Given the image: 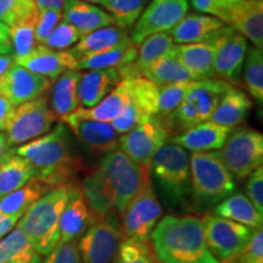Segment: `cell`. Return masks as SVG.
<instances>
[{"label":"cell","instance_id":"cell-48","mask_svg":"<svg viewBox=\"0 0 263 263\" xmlns=\"http://www.w3.org/2000/svg\"><path fill=\"white\" fill-rule=\"evenodd\" d=\"M234 262V261H233ZM238 263H263V232L255 229L254 234L250 239L241 255L235 259Z\"/></svg>","mask_w":263,"mask_h":263},{"label":"cell","instance_id":"cell-4","mask_svg":"<svg viewBox=\"0 0 263 263\" xmlns=\"http://www.w3.org/2000/svg\"><path fill=\"white\" fill-rule=\"evenodd\" d=\"M76 184H66L44 194L26 211L17 226L41 256H48L59 242V223Z\"/></svg>","mask_w":263,"mask_h":263},{"label":"cell","instance_id":"cell-11","mask_svg":"<svg viewBox=\"0 0 263 263\" xmlns=\"http://www.w3.org/2000/svg\"><path fill=\"white\" fill-rule=\"evenodd\" d=\"M173 138L166 123L159 116H151L118 138L117 149L132 161L150 166L155 154Z\"/></svg>","mask_w":263,"mask_h":263},{"label":"cell","instance_id":"cell-14","mask_svg":"<svg viewBox=\"0 0 263 263\" xmlns=\"http://www.w3.org/2000/svg\"><path fill=\"white\" fill-rule=\"evenodd\" d=\"M188 0H153L141 12L130 32L134 45L157 33L170 32L186 15Z\"/></svg>","mask_w":263,"mask_h":263},{"label":"cell","instance_id":"cell-54","mask_svg":"<svg viewBox=\"0 0 263 263\" xmlns=\"http://www.w3.org/2000/svg\"><path fill=\"white\" fill-rule=\"evenodd\" d=\"M14 150L15 149H12V147L9 145L5 134L0 133V164L4 162L9 156H11L12 154H14Z\"/></svg>","mask_w":263,"mask_h":263},{"label":"cell","instance_id":"cell-50","mask_svg":"<svg viewBox=\"0 0 263 263\" xmlns=\"http://www.w3.org/2000/svg\"><path fill=\"white\" fill-rule=\"evenodd\" d=\"M16 106H14L5 98L0 97V132L8 129L14 118Z\"/></svg>","mask_w":263,"mask_h":263},{"label":"cell","instance_id":"cell-24","mask_svg":"<svg viewBox=\"0 0 263 263\" xmlns=\"http://www.w3.org/2000/svg\"><path fill=\"white\" fill-rule=\"evenodd\" d=\"M174 54L183 67L192 74L194 81L212 80L216 77L213 70V42L174 45Z\"/></svg>","mask_w":263,"mask_h":263},{"label":"cell","instance_id":"cell-41","mask_svg":"<svg viewBox=\"0 0 263 263\" xmlns=\"http://www.w3.org/2000/svg\"><path fill=\"white\" fill-rule=\"evenodd\" d=\"M37 16L10 28V43H11V49L14 51L15 59L27 57L29 52L38 45L35 41Z\"/></svg>","mask_w":263,"mask_h":263},{"label":"cell","instance_id":"cell-5","mask_svg":"<svg viewBox=\"0 0 263 263\" xmlns=\"http://www.w3.org/2000/svg\"><path fill=\"white\" fill-rule=\"evenodd\" d=\"M190 163V193L197 209L219 203L235 193L234 177L217 153H193Z\"/></svg>","mask_w":263,"mask_h":263},{"label":"cell","instance_id":"cell-21","mask_svg":"<svg viewBox=\"0 0 263 263\" xmlns=\"http://www.w3.org/2000/svg\"><path fill=\"white\" fill-rule=\"evenodd\" d=\"M94 221L93 213L85 201L80 185L76 184L73 192L61 213L58 244L73 241L83 234Z\"/></svg>","mask_w":263,"mask_h":263},{"label":"cell","instance_id":"cell-34","mask_svg":"<svg viewBox=\"0 0 263 263\" xmlns=\"http://www.w3.org/2000/svg\"><path fill=\"white\" fill-rule=\"evenodd\" d=\"M48 192H50L48 186L33 177L24 186L0 199V212L9 216L22 217L33 203L37 202Z\"/></svg>","mask_w":263,"mask_h":263},{"label":"cell","instance_id":"cell-49","mask_svg":"<svg viewBox=\"0 0 263 263\" xmlns=\"http://www.w3.org/2000/svg\"><path fill=\"white\" fill-rule=\"evenodd\" d=\"M248 199L252 202L258 212L263 213V168L258 167L249 176L246 184Z\"/></svg>","mask_w":263,"mask_h":263},{"label":"cell","instance_id":"cell-56","mask_svg":"<svg viewBox=\"0 0 263 263\" xmlns=\"http://www.w3.org/2000/svg\"><path fill=\"white\" fill-rule=\"evenodd\" d=\"M10 43V27L0 22V45H9Z\"/></svg>","mask_w":263,"mask_h":263},{"label":"cell","instance_id":"cell-42","mask_svg":"<svg viewBox=\"0 0 263 263\" xmlns=\"http://www.w3.org/2000/svg\"><path fill=\"white\" fill-rule=\"evenodd\" d=\"M38 11L33 0H0V22L10 28L35 17Z\"/></svg>","mask_w":263,"mask_h":263},{"label":"cell","instance_id":"cell-36","mask_svg":"<svg viewBox=\"0 0 263 263\" xmlns=\"http://www.w3.org/2000/svg\"><path fill=\"white\" fill-rule=\"evenodd\" d=\"M33 177L34 171L31 164L16 155L14 150V154L0 164V199L24 186Z\"/></svg>","mask_w":263,"mask_h":263},{"label":"cell","instance_id":"cell-6","mask_svg":"<svg viewBox=\"0 0 263 263\" xmlns=\"http://www.w3.org/2000/svg\"><path fill=\"white\" fill-rule=\"evenodd\" d=\"M230 87L229 83L217 78L196 81L183 103L168 116L161 118L173 137L178 136L196 124L209 121Z\"/></svg>","mask_w":263,"mask_h":263},{"label":"cell","instance_id":"cell-22","mask_svg":"<svg viewBox=\"0 0 263 263\" xmlns=\"http://www.w3.org/2000/svg\"><path fill=\"white\" fill-rule=\"evenodd\" d=\"M226 25L210 15H185L168 32L177 44L213 42Z\"/></svg>","mask_w":263,"mask_h":263},{"label":"cell","instance_id":"cell-16","mask_svg":"<svg viewBox=\"0 0 263 263\" xmlns=\"http://www.w3.org/2000/svg\"><path fill=\"white\" fill-rule=\"evenodd\" d=\"M213 70L216 77L230 85L239 84L242 66L248 54V41L229 26L213 41Z\"/></svg>","mask_w":263,"mask_h":263},{"label":"cell","instance_id":"cell-29","mask_svg":"<svg viewBox=\"0 0 263 263\" xmlns=\"http://www.w3.org/2000/svg\"><path fill=\"white\" fill-rule=\"evenodd\" d=\"M82 73L80 71L68 70L55 80L51 91L50 108L58 118L68 116L80 106L78 85Z\"/></svg>","mask_w":263,"mask_h":263},{"label":"cell","instance_id":"cell-33","mask_svg":"<svg viewBox=\"0 0 263 263\" xmlns=\"http://www.w3.org/2000/svg\"><path fill=\"white\" fill-rule=\"evenodd\" d=\"M141 76L153 82L159 88L164 87V85L194 81L192 74L183 67V65L177 59L173 49L168 54L149 66Z\"/></svg>","mask_w":263,"mask_h":263},{"label":"cell","instance_id":"cell-52","mask_svg":"<svg viewBox=\"0 0 263 263\" xmlns=\"http://www.w3.org/2000/svg\"><path fill=\"white\" fill-rule=\"evenodd\" d=\"M21 217L17 216H9L0 212V240L12 230V228L17 224Z\"/></svg>","mask_w":263,"mask_h":263},{"label":"cell","instance_id":"cell-15","mask_svg":"<svg viewBox=\"0 0 263 263\" xmlns=\"http://www.w3.org/2000/svg\"><path fill=\"white\" fill-rule=\"evenodd\" d=\"M218 20L249 39L257 50L263 49L262 0H222Z\"/></svg>","mask_w":263,"mask_h":263},{"label":"cell","instance_id":"cell-51","mask_svg":"<svg viewBox=\"0 0 263 263\" xmlns=\"http://www.w3.org/2000/svg\"><path fill=\"white\" fill-rule=\"evenodd\" d=\"M194 9L203 14L212 15L213 17H218L221 0H192Z\"/></svg>","mask_w":263,"mask_h":263},{"label":"cell","instance_id":"cell-23","mask_svg":"<svg viewBox=\"0 0 263 263\" xmlns=\"http://www.w3.org/2000/svg\"><path fill=\"white\" fill-rule=\"evenodd\" d=\"M122 81L117 68L88 71L82 74L78 85V101L83 108L98 105Z\"/></svg>","mask_w":263,"mask_h":263},{"label":"cell","instance_id":"cell-12","mask_svg":"<svg viewBox=\"0 0 263 263\" xmlns=\"http://www.w3.org/2000/svg\"><path fill=\"white\" fill-rule=\"evenodd\" d=\"M120 215L123 239L150 240L162 215V207L153 184L132 199Z\"/></svg>","mask_w":263,"mask_h":263},{"label":"cell","instance_id":"cell-19","mask_svg":"<svg viewBox=\"0 0 263 263\" xmlns=\"http://www.w3.org/2000/svg\"><path fill=\"white\" fill-rule=\"evenodd\" d=\"M15 64L32 73L54 81L64 72L76 70L77 59L68 50L57 51L44 45H37L27 57L15 59Z\"/></svg>","mask_w":263,"mask_h":263},{"label":"cell","instance_id":"cell-37","mask_svg":"<svg viewBox=\"0 0 263 263\" xmlns=\"http://www.w3.org/2000/svg\"><path fill=\"white\" fill-rule=\"evenodd\" d=\"M128 85L129 103L134 105L141 114L147 117L155 116L159 110V87L153 82L138 76L133 78H126Z\"/></svg>","mask_w":263,"mask_h":263},{"label":"cell","instance_id":"cell-32","mask_svg":"<svg viewBox=\"0 0 263 263\" xmlns=\"http://www.w3.org/2000/svg\"><path fill=\"white\" fill-rule=\"evenodd\" d=\"M41 261L42 256L17 226L0 240V263H41Z\"/></svg>","mask_w":263,"mask_h":263},{"label":"cell","instance_id":"cell-57","mask_svg":"<svg viewBox=\"0 0 263 263\" xmlns=\"http://www.w3.org/2000/svg\"><path fill=\"white\" fill-rule=\"evenodd\" d=\"M12 51L11 49V44L9 45H0V55H5V54H10Z\"/></svg>","mask_w":263,"mask_h":263},{"label":"cell","instance_id":"cell-17","mask_svg":"<svg viewBox=\"0 0 263 263\" xmlns=\"http://www.w3.org/2000/svg\"><path fill=\"white\" fill-rule=\"evenodd\" d=\"M61 122L70 128L74 137L90 155L103 157L117 149L118 133L110 123L90 120H80L72 115L61 118Z\"/></svg>","mask_w":263,"mask_h":263},{"label":"cell","instance_id":"cell-31","mask_svg":"<svg viewBox=\"0 0 263 263\" xmlns=\"http://www.w3.org/2000/svg\"><path fill=\"white\" fill-rule=\"evenodd\" d=\"M138 57V47L133 43L122 45L110 50L97 52L80 59L76 66V71H95L106 68L123 67L133 64Z\"/></svg>","mask_w":263,"mask_h":263},{"label":"cell","instance_id":"cell-2","mask_svg":"<svg viewBox=\"0 0 263 263\" xmlns=\"http://www.w3.org/2000/svg\"><path fill=\"white\" fill-rule=\"evenodd\" d=\"M15 154L31 164L34 178L49 190L73 183L76 174L83 168L82 160L72 153L70 130L62 122L44 136L16 147Z\"/></svg>","mask_w":263,"mask_h":263},{"label":"cell","instance_id":"cell-40","mask_svg":"<svg viewBox=\"0 0 263 263\" xmlns=\"http://www.w3.org/2000/svg\"><path fill=\"white\" fill-rule=\"evenodd\" d=\"M112 263H157L150 240L122 239Z\"/></svg>","mask_w":263,"mask_h":263},{"label":"cell","instance_id":"cell-3","mask_svg":"<svg viewBox=\"0 0 263 263\" xmlns=\"http://www.w3.org/2000/svg\"><path fill=\"white\" fill-rule=\"evenodd\" d=\"M150 238L157 263H221L207 248L199 217H163Z\"/></svg>","mask_w":263,"mask_h":263},{"label":"cell","instance_id":"cell-10","mask_svg":"<svg viewBox=\"0 0 263 263\" xmlns=\"http://www.w3.org/2000/svg\"><path fill=\"white\" fill-rule=\"evenodd\" d=\"M57 120L49 105L48 95L43 94L16 107L14 118L6 129V140L12 149L24 145L47 134Z\"/></svg>","mask_w":263,"mask_h":263},{"label":"cell","instance_id":"cell-58","mask_svg":"<svg viewBox=\"0 0 263 263\" xmlns=\"http://www.w3.org/2000/svg\"><path fill=\"white\" fill-rule=\"evenodd\" d=\"M82 2L89 3V4H101V3H103L104 0H82Z\"/></svg>","mask_w":263,"mask_h":263},{"label":"cell","instance_id":"cell-13","mask_svg":"<svg viewBox=\"0 0 263 263\" xmlns=\"http://www.w3.org/2000/svg\"><path fill=\"white\" fill-rule=\"evenodd\" d=\"M122 239L115 216L97 219L78 241L82 263H111Z\"/></svg>","mask_w":263,"mask_h":263},{"label":"cell","instance_id":"cell-59","mask_svg":"<svg viewBox=\"0 0 263 263\" xmlns=\"http://www.w3.org/2000/svg\"><path fill=\"white\" fill-rule=\"evenodd\" d=\"M230 263H238V262H235V261H234V262H230Z\"/></svg>","mask_w":263,"mask_h":263},{"label":"cell","instance_id":"cell-43","mask_svg":"<svg viewBox=\"0 0 263 263\" xmlns=\"http://www.w3.org/2000/svg\"><path fill=\"white\" fill-rule=\"evenodd\" d=\"M195 82L196 81L184 82V83L170 84L159 88V110H157L156 116L167 117L170 114H172L183 103Z\"/></svg>","mask_w":263,"mask_h":263},{"label":"cell","instance_id":"cell-20","mask_svg":"<svg viewBox=\"0 0 263 263\" xmlns=\"http://www.w3.org/2000/svg\"><path fill=\"white\" fill-rule=\"evenodd\" d=\"M232 130L233 128L206 121L173 137L170 143L193 153H210L221 149Z\"/></svg>","mask_w":263,"mask_h":263},{"label":"cell","instance_id":"cell-38","mask_svg":"<svg viewBox=\"0 0 263 263\" xmlns=\"http://www.w3.org/2000/svg\"><path fill=\"white\" fill-rule=\"evenodd\" d=\"M147 0H104L101 5L107 10L116 27L128 31L136 25Z\"/></svg>","mask_w":263,"mask_h":263},{"label":"cell","instance_id":"cell-28","mask_svg":"<svg viewBox=\"0 0 263 263\" xmlns=\"http://www.w3.org/2000/svg\"><path fill=\"white\" fill-rule=\"evenodd\" d=\"M252 107L251 99L244 90L230 87L223 95L215 112L210 117V122L234 128L242 123Z\"/></svg>","mask_w":263,"mask_h":263},{"label":"cell","instance_id":"cell-27","mask_svg":"<svg viewBox=\"0 0 263 263\" xmlns=\"http://www.w3.org/2000/svg\"><path fill=\"white\" fill-rule=\"evenodd\" d=\"M128 104H129V97H128L127 80H122L107 97H105L94 107H78L74 112L70 115L76 118H80V120H90L98 121V122L111 123L115 118L123 112Z\"/></svg>","mask_w":263,"mask_h":263},{"label":"cell","instance_id":"cell-26","mask_svg":"<svg viewBox=\"0 0 263 263\" xmlns=\"http://www.w3.org/2000/svg\"><path fill=\"white\" fill-rule=\"evenodd\" d=\"M132 43L133 42L128 31L118 28L116 26H107L82 37L74 47L68 49V51L78 61L88 55L106 51L110 49L122 47V45L132 44Z\"/></svg>","mask_w":263,"mask_h":263},{"label":"cell","instance_id":"cell-25","mask_svg":"<svg viewBox=\"0 0 263 263\" xmlns=\"http://www.w3.org/2000/svg\"><path fill=\"white\" fill-rule=\"evenodd\" d=\"M62 17L64 21L73 26L82 37L97 29L114 25L112 18L106 11L82 0H66Z\"/></svg>","mask_w":263,"mask_h":263},{"label":"cell","instance_id":"cell-35","mask_svg":"<svg viewBox=\"0 0 263 263\" xmlns=\"http://www.w3.org/2000/svg\"><path fill=\"white\" fill-rule=\"evenodd\" d=\"M174 48V42L168 32L157 33L150 35L138 45V57L133 64H130V70L134 77L141 76L144 71L154 62L163 58Z\"/></svg>","mask_w":263,"mask_h":263},{"label":"cell","instance_id":"cell-7","mask_svg":"<svg viewBox=\"0 0 263 263\" xmlns=\"http://www.w3.org/2000/svg\"><path fill=\"white\" fill-rule=\"evenodd\" d=\"M150 172L166 200L172 205L184 202L190 193V163L186 150L164 144L150 163Z\"/></svg>","mask_w":263,"mask_h":263},{"label":"cell","instance_id":"cell-1","mask_svg":"<svg viewBox=\"0 0 263 263\" xmlns=\"http://www.w3.org/2000/svg\"><path fill=\"white\" fill-rule=\"evenodd\" d=\"M151 185L150 166L136 163L121 150L101 157L80 186L95 221L121 213L138 194Z\"/></svg>","mask_w":263,"mask_h":263},{"label":"cell","instance_id":"cell-53","mask_svg":"<svg viewBox=\"0 0 263 263\" xmlns=\"http://www.w3.org/2000/svg\"><path fill=\"white\" fill-rule=\"evenodd\" d=\"M38 10H54L62 11L66 0H33Z\"/></svg>","mask_w":263,"mask_h":263},{"label":"cell","instance_id":"cell-55","mask_svg":"<svg viewBox=\"0 0 263 263\" xmlns=\"http://www.w3.org/2000/svg\"><path fill=\"white\" fill-rule=\"evenodd\" d=\"M15 65V57L14 55L5 54L0 55V77L5 73L9 68H11Z\"/></svg>","mask_w":263,"mask_h":263},{"label":"cell","instance_id":"cell-47","mask_svg":"<svg viewBox=\"0 0 263 263\" xmlns=\"http://www.w3.org/2000/svg\"><path fill=\"white\" fill-rule=\"evenodd\" d=\"M43 263H82L78 251V242L73 240L64 244H58Z\"/></svg>","mask_w":263,"mask_h":263},{"label":"cell","instance_id":"cell-18","mask_svg":"<svg viewBox=\"0 0 263 263\" xmlns=\"http://www.w3.org/2000/svg\"><path fill=\"white\" fill-rule=\"evenodd\" d=\"M51 81L32 73L18 65H14L0 77V97L5 98L14 106L34 100L45 94Z\"/></svg>","mask_w":263,"mask_h":263},{"label":"cell","instance_id":"cell-30","mask_svg":"<svg viewBox=\"0 0 263 263\" xmlns=\"http://www.w3.org/2000/svg\"><path fill=\"white\" fill-rule=\"evenodd\" d=\"M213 213L252 229H261L263 224V213L258 212L248 196L241 193L232 194L217 203Z\"/></svg>","mask_w":263,"mask_h":263},{"label":"cell","instance_id":"cell-9","mask_svg":"<svg viewBox=\"0 0 263 263\" xmlns=\"http://www.w3.org/2000/svg\"><path fill=\"white\" fill-rule=\"evenodd\" d=\"M206 245L217 261L230 263L241 255L255 229L207 212L201 218Z\"/></svg>","mask_w":263,"mask_h":263},{"label":"cell","instance_id":"cell-45","mask_svg":"<svg viewBox=\"0 0 263 263\" xmlns=\"http://www.w3.org/2000/svg\"><path fill=\"white\" fill-rule=\"evenodd\" d=\"M62 20V11L54 10H39L35 22V41L38 45H42L57 28Z\"/></svg>","mask_w":263,"mask_h":263},{"label":"cell","instance_id":"cell-39","mask_svg":"<svg viewBox=\"0 0 263 263\" xmlns=\"http://www.w3.org/2000/svg\"><path fill=\"white\" fill-rule=\"evenodd\" d=\"M244 83L249 94L263 103V55L256 48H250L244 61Z\"/></svg>","mask_w":263,"mask_h":263},{"label":"cell","instance_id":"cell-8","mask_svg":"<svg viewBox=\"0 0 263 263\" xmlns=\"http://www.w3.org/2000/svg\"><path fill=\"white\" fill-rule=\"evenodd\" d=\"M217 155L233 177L244 179L262 167L263 134L252 128L232 130Z\"/></svg>","mask_w":263,"mask_h":263},{"label":"cell","instance_id":"cell-44","mask_svg":"<svg viewBox=\"0 0 263 263\" xmlns=\"http://www.w3.org/2000/svg\"><path fill=\"white\" fill-rule=\"evenodd\" d=\"M82 34L73 26L66 21H61L42 45L57 51L68 50L72 45L80 42Z\"/></svg>","mask_w":263,"mask_h":263},{"label":"cell","instance_id":"cell-46","mask_svg":"<svg viewBox=\"0 0 263 263\" xmlns=\"http://www.w3.org/2000/svg\"><path fill=\"white\" fill-rule=\"evenodd\" d=\"M147 118L150 117L141 114L134 105L129 103L128 106L123 110V112L111 122V126L117 132L118 136H122V134H126L127 132L133 129L134 127H137L138 124L143 123Z\"/></svg>","mask_w":263,"mask_h":263}]
</instances>
